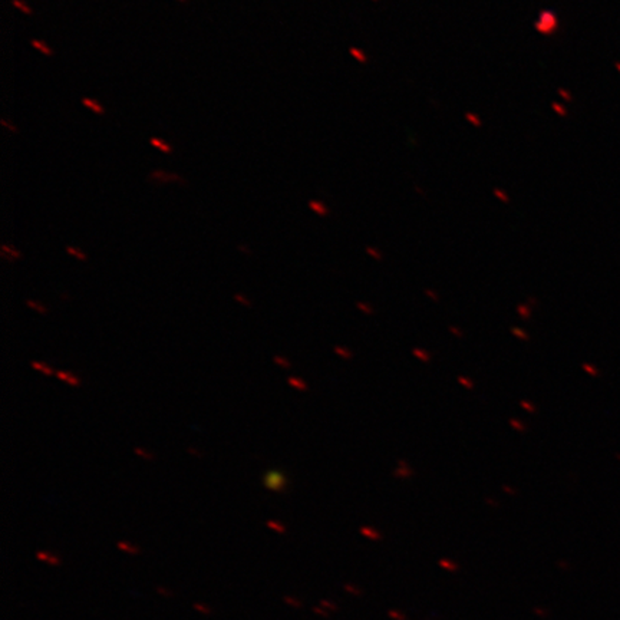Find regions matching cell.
Wrapping results in <instances>:
<instances>
[{"instance_id": "20", "label": "cell", "mask_w": 620, "mask_h": 620, "mask_svg": "<svg viewBox=\"0 0 620 620\" xmlns=\"http://www.w3.org/2000/svg\"><path fill=\"white\" fill-rule=\"evenodd\" d=\"M234 300L237 303H240V304H243V306H246V307H251V306H253L251 300L248 299L247 296L243 295V293H236V295H234Z\"/></svg>"}, {"instance_id": "28", "label": "cell", "mask_w": 620, "mask_h": 620, "mask_svg": "<svg viewBox=\"0 0 620 620\" xmlns=\"http://www.w3.org/2000/svg\"><path fill=\"white\" fill-rule=\"evenodd\" d=\"M366 251H368V253H369L371 256L375 257V259H378V260H379V259H380V254H378V251H375L373 248L368 247V248H366Z\"/></svg>"}, {"instance_id": "31", "label": "cell", "mask_w": 620, "mask_h": 620, "mask_svg": "<svg viewBox=\"0 0 620 620\" xmlns=\"http://www.w3.org/2000/svg\"><path fill=\"white\" fill-rule=\"evenodd\" d=\"M521 405H523V406H524L526 409H530V412H534V408H533L531 405H527V403H524V402L521 403Z\"/></svg>"}, {"instance_id": "15", "label": "cell", "mask_w": 620, "mask_h": 620, "mask_svg": "<svg viewBox=\"0 0 620 620\" xmlns=\"http://www.w3.org/2000/svg\"><path fill=\"white\" fill-rule=\"evenodd\" d=\"M66 251H68V254H70V256L76 257L77 260H81V262H86V254L84 253V251H81V250H77V248L72 247V246H68V247H66Z\"/></svg>"}, {"instance_id": "12", "label": "cell", "mask_w": 620, "mask_h": 620, "mask_svg": "<svg viewBox=\"0 0 620 620\" xmlns=\"http://www.w3.org/2000/svg\"><path fill=\"white\" fill-rule=\"evenodd\" d=\"M26 304H28L32 310L38 312V313H40V315H47V312H49L46 306L40 304V303L36 302V300H33V299H28V300H26Z\"/></svg>"}, {"instance_id": "24", "label": "cell", "mask_w": 620, "mask_h": 620, "mask_svg": "<svg viewBox=\"0 0 620 620\" xmlns=\"http://www.w3.org/2000/svg\"><path fill=\"white\" fill-rule=\"evenodd\" d=\"M274 362L279 365V366H281V368H285V369H289V368H290V362H289L287 359H285L283 356H274Z\"/></svg>"}, {"instance_id": "23", "label": "cell", "mask_w": 620, "mask_h": 620, "mask_svg": "<svg viewBox=\"0 0 620 620\" xmlns=\"http://www.w3.org/2000/svg\"><path fill=\"white\" fill-rule=\"evenodd\" d=\"M12 3H13V6H16L17 9H20L22 12H24L26 15H32V10L29 6H26L23 2H20V0H12Z\"/></svg>"}, {"instance_id": "30", "label": "cell", "mask_w": 620, "mask_h": 620, "mask_svg": "<svg viewBox=\"0 0 620 620\" xmlns=\"http://www.w3.org/2000/svg\"><path fill=\"white\" fill-rule=\"evenodd\" d=\"M414 353H415V355H419L418 357H421V359H424V360H428V356H426V353H425V355H424V353H421L418 349H415V350H414Z\"/></svg>"}, {"instance_id": "21", "label": "cell", "mask_w": 620, "mask_h": 620, "mask_svg": "<svg viewBox=\"0 0 620 620\" xmlns=\"http://www.w3.org/2000/svg\"><path fill=\"white\" fill-rule=\"evenodd\" d=\"M193 607L197 610V612L202 613V614H205V616H210L211 613H213V610H211V607H209V606L202 605V603H194Z\"/></svg>"}, {"instance_id": "13", "label": "cell", "mask_w": 620, "mask_h": 620, "mask_svg": "<svg viewBox=\"0 0 620 620\" xmlns=\"http://www.w3.org/2000/svg\"><path fill=\"white\" fill-rule=\"evenodd\" d=\"M84 105L85 107H88V108H91L92 111H95L96 114H104V108H102L99 104H96L95 101H92V99H89V98H84Z\"/></svg>"}, {"instance_id": "3", "label": "cell", "mask_w": 620, "mask_h": 620, "mask_svg": "<svg viewBox=\"0 0 620 620\" xmlns=\"http://www.w3.org/2000/svg\"><path fill=\"white\" fill-rule=\"evenodd\" d=\"M36 558L40 560V561H43V563H46V564H50V566L55 567L62 564L61 558L58 557V556H55V554H52V553H49V551H38V553H36Z\"/></svg>"}, {"instance_id": "25", "label": "cell", "mask_w": 620, "mask_h": 620, "mask_svg": "<svg viewBox=\"0 0 620 620\" xmlns=\"http://www.w3.org/2000/svg\"><path fill=\"white\" fill-rule=\"evenodd\" d=\"M187 452H188V454H191V455H194V457H197V458H201L202 457L201 452L197 450L195 447H188V448H187Z\"/></svg>"}, {"instance_id": "9", "label": "cell", "mask_w": 620, "mask_h": 620, "mask_svg": "<svg viewBox=\"0 0 620 620\" xmlns=\"http://www.w3.org/2000/svg\"><path fill=\"white\" fill-rule=\"evenodd\" d=\"M2 256L3 257L9 256V260H10V262H13L15 259H20V257H22V253H19V251L15 250L13 247H9V246H6V244H3V246H2Z\"/></svg>"}, {"instance_id": "22", "label": "cell", "mask_w": 620, "mask_h": 620, "mask_svg": "<svg viewBox=\"0 0 620 620\" xmlns=\"http://www.w3.org/2000/svg\"><path fill=\"white\" fill-rule=\"evenodd\" d=\"M494 195H496V198H498L500 201H503V202L510 201L508 194L505 193V191H503V190H500V188H494Z\"/></svg>"}, {"instance_id": "2", "label": "cell", "mask_w": 620, "mask_h": 620, "mask_svg": "<svg viewBox=\"0 0 620 620\" xmlns=\"http://www.w3.org/2000/svg\"><path fill=\"white\" fill-rule=\"evenodd\" d=\"M557 28V17L550 10H542L538 20L535 22V29L541 35H551Z\"/></svg>"}, {"instance_id": "5", "label": "cell", "mask_w": 620, "mask_h": 620, "mask_svg": "<svg viewBox=\"0 0 620 620\" xmlns=\"http://www.w3.org/2000/svg\"><path fill=\"white\" fill-rule=\"evenodd\" d=\"M116 547L119 549L121 551H125V553H128V554H131V556H138L141 553L140 547H137V546H132L130 541H118L116 542Z\"/></svg>"}, {"instance_id": "7", "label": "cell", "mask_w": 620, "mask_h": 620, "mask_svg": "<svg viewBox=\"0 0 620 620\" xmlns=\"http://www.w3.org/2000/svg\"><path fill=\"white\" fill-rule=\"evenodd\" d=\"M31 366L33 368V369H36V371H39V372L43 373V375H47V376H50V375L56 373V372H54V369H52L49 365L42 364V362H38V360H32Z\"/></svg>"}, {"instance_id": "16", "label": "cell", "mask_w": 620, "mask_h": 620, "mask_svg": "<svg viewBox=\"0 0 620 620\" xmlns=\"http://www.w3.org/2000/svg\"><path fill=\"white\" fill-rule=\"evenodd\" d=\"M31 43H32V46H35V47H36V49H39V50H40L42 54H45V55H46V56H52V50H50V49H49V47H47L46 45H45V43L39 42V40H36V39H33Z\"/></svg>"}, {"instance_id": "8", "label": "cell", "mask_w": 620, "mask_h": 620, "mask_svg": "<svg viewBox=\"0 0 620 620\" xmlns=\"http://www.w3.org/2000/svg\"><path fill=\"white\" fill-rule=\"evenodd\" d=\"M309 207L312 211H315L316 214H319V216H322V217H325V216H327V207H326L323 202L320 201H315V200H312V201L309 202Z\"/></svg>"}, {"instance_id": "6", "label": "cell", "mask_w": 620, "mask_h": 620, "mask_svg": "<svg viewBox=\"0 0 620 620\" xmlns=\"http://www.w3.org/2000/svg\"><path fill=\"white\" fill-rule=\"evenodd\" d=\"M349 54L352 55V58H353V59H356V62L368 63V56H366V54H365L360 47L352 46L350 49H349Z\"/></svg>"}, {"instance_id": "26", "label": "cell", "mask_w": 620, "mask_h": 620, "mask_svg": "<svg viewBox=\"0 0 620 620\" xmlns=\"http://www.w3.org/2000/svg\"><path fill=\"white\" fill-rule=\"evenodd\" d=\"M157 591L160 593V595H163L164 597H171L172 596V593L171 591H168V590H165L164 587H157Z\"/></svg>"}, {"instance_id": "19", "label": "cell", "mask_w": 620, "mask_h": 620, "mask_svg": "<svg viewBox=\"0 0 620 620\" xmlns=\"http://www.w3.org/2000/svg\"><path fill=\"white\" fill-rule=\"evenodd\" d=\"M151 145H154V147L160 148L161 151H164V152H171L172 149H171L170 145H167L164 141L158 140V138H151Z\"/></svg>"}, {"instance_id": "10", "label": "cell", "mask_w": 620, "mask_h": 620, "mask_svg": "<svg viewBox=\"0 0 620 620\" xmlns=\"http://www.w3.org/2000/svg\"><path fill=\"white\" fill-rule=\"evenodd\" d=\"M266 526L270 528V530H273V531H276V533H279V534H285L287 531V528L280 523V521H277V520H269L267 523H266Z\"/></svg>"}, {"instance_id": "32", "label": "cell", "mask_w": 620, "mask_h": 620, "mask_svg": "<svg viewBox=\"0 0 620 620\" xmlns=\"http://www.w3.org/2000/svg\"><path fill=\"white\" fill-rule=\"evenodd\" d=\"M179 2H186V0H179Z\"/></svg>"}, {"instance_id": "29", "label": "cell", "mask_w": 620, "mask_h": 620, "mask_svg": "<svg viewBox=\"0 0 620 620\" xmlns=\"http://www.w3.org/2000/svg\"><path fill=\"white\" fill-rule=\"evenodd\" d=\"M285 600H286L287 603H290V605L296 606V607H297V606H300V602H296V600H293L292 597H285Z\"/></svg>"}, {"instance_id": "4", "label": "cell", "mask_w": 620, "mask_h": 620, "mask_svg": "<svg viewBox=\"0 0 620 620\" xmlns=\"http://www.w3.org/2000/svg\"><path fill=\"white\" fill-rule=\"evenodd\" d=\"M55 375H56V378H58V379L62 380V382H65V383H69L70 386H79V385L82 383L81 378H77L76 375H73V373H70V372L58 371V372L55 373Z\"/></svg>"}, {"instance_id": "11", "label": "cell", "mask_w": 620, "mask_h": 620, "mask_svg": "<svg viewBox=\"0 0 620 620\" xmlns=\"http://www.w3.org/2000/svg\"><path fill=\"white\" fill-rule=\"evenodd\" d=\"M149 178L151 179L160 178V181H161V179H163V181H167V179H177V181H179V183H184L183 179L179 178L178 175H174V174H172V175H171V174H165L164 171H155L154 174H152Z\"/></svg>"}, {"instance_id": "17", "label": "cell", "mask_w": 620, "mask_h": 620, "mask_svg": "<svg viewBox=\"0 0 620 620\" xmlns=\"http://www.w3.org/2000/svg\"><path fill=\"white\" fill-rule=\"evenodd\" d=\"M134 452L137 454V455H140L141 458H144V459H147V461H154L155 457L152 452H149V451H145L144 448H141V447H137L135 450H134Z\"/></svg>"}, {"instance_id": "14", "label": "cell", "mask_w": 620, "mask_h": 620, "mask_svg": "<svg viewBox=\"0 0 620 620\" xmlns=\"http://www.w3.org/2000/svg\"><path fill=\"white\" fill-rule=\"evenodd\" d=\"M465 118H467V121H468L470 124H473L475 128H480L481 125H482V119H481L480 116L477 115V114L467 112V114H465Z\"/></svg>"}, {"instance_id": "27", "label": "cell", "mask_w": 620, "mask_h": 620, "mask_svg": "<svg viewBox=\"0 0 620 620\" xmlns=\"http://www.w3.org/2000/svg\"><path fill=\"white\" fill-rule=\"evenodd\" d=\"M334 352H336V353H339V355H345V357H346V359H349V357H350V352H348L346 349H345V350H342L341 348H334Z\"/></svg>"}, {"instance_id": "1", "label": "cell", "mask_w": 620, "mask_h": 620, "mask_svg": "<svg viewBox=\"0 0 620 620\" xmlns=\"http://www.w3.org/2000/svg\"><path fill=\"white\" fill-rule=\"evenodd\" d=\"M263 485L274 493H285L289 485V480L280 470H270L263 475Z\"/></svg>"}, {"instance_id": "18", "label": "cell", "mask_w": 620, "mask_h": 620, "mask_svg": "<svg viewBox=\"0 0 620 620\" xmlns=\"http://www.w3.org/2000/svg\"><path fill=\"white\" fill-rule=\"evenodd\" d=\"M289 385L296 387V389H299V391H306V389H307V385H306L302 379H299V378H289Z\"/></svg>"}, {"instance_id": "33", "label": "cell", "mask_w": 620, "mask_h": 620, "mask_svg": "<svg viewBox=\"0 0 620 620\" xmlns=\"http://www.w3.org/2000/svg\"><path fill=\"white\" fill-rule=\"evenodd\" d=\"M373 2H378V0H373Z\"/></svg>"}]
</instances>
